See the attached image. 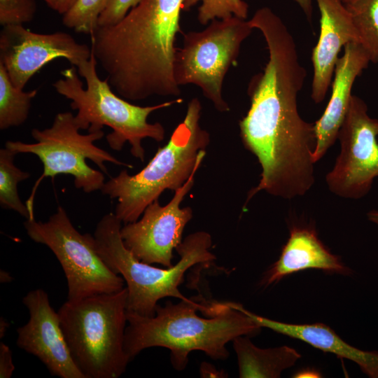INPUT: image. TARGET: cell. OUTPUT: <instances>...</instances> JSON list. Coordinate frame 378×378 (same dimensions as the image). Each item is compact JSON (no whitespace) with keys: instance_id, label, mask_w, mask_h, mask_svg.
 <instances>
[{"instance_id":"obj_1","label":"cell","mask_w":378,"mask_h":378,"mask_svg":"<svg viewBox=\"0 0 378 378\" xmlns=\"http://www.w3.org/2000/svg\"><path fill=\"white\" fill-rule=\"evenodd\" d=\"M249 22L262 34L269 57L248 83L250 107L239 122L243 145L262 169L245 205L262 190L288 200L304 195L314 183L316 143L314 123L304 120L298 109L307 73L293 36L268 7L258 9Z\"/></svg>"},{"instance_id":"obj_2","label":"cell","mask_w":378,"mask_h":378,"mask_svg":"<svg viewBox=\"0 0 378 378\" xmlns=\"http://www.w3.org/2000/svg\"><path fill=\"white\" fill-rule=\"evenodd\" d=\"M183 1L141 0L119 22L91 34L97 62L121 97L180 96L174 68Z\"/></svg>"},{"instance_id":"obj_3","label":"cell","mask_w":378,"mask_h":378,"mask_svg":"<svg viewBox=\"0 0 378 378\" xmlns=\"http://www.w3.org/2000/svg\"><path fill=\"white\" fill-rule=\"evenodd\" d=\"M202 298L167 301L158 304L153 316L127 312L124 348L131 361L147 348L161 346L170 350V360L176 370H183L192 351H202L214 360L229 356L226 344L241 335L253 336L261 327L240 310L225 302H199Z\"/></svg>"},{"instance_id":"obj_4","label":"cell","mask_w":378,"mask_h":378,"mask_svg":"<svg viewBox=\"0 0 378 378\" xmlns=\"http://www.w3.org/2000/svg\"><path fill=\"white\" fill-rule=\"evenodd\" d=\"M97 60L93 52L89 59L61 71L62 78L52 86L56 92L71 101L76 125L88 132L102 130L104 126L111 128L106 135L108 146L113 150H121L127 142L132 156L143 162L145 150L142 141L150 138L158 142L164 139L165 130L160 122L150 123L148 116L154 111L182 102L177 98L156 105L140 106L132 104L118 96L107 79L97 75Z\"/></svg>"},{"instance_id":"obj_5","label":"cell","mask_w":378,"mask_h":378,"mask_svg":"<svg viewBox=\"0 0 378 378\" xmlns=\"http://www.w3.org/2000/svg\"><path fill=\"white\" fill-rule=\"evenodd\" d=\"M202 110L197 97L190 99L183 120L144 168L133 175L122 170L105 182L101 191L117 199L114 214L122 223L136 221L164 190L181 188L198 170L210 143L200 125Z\"/></svg>"},{"instance_id":"obj_6","label":"cell","mask_w":378,"mask_h":378,"mask_svg":"<svg viewBox=\"0 0 378 378\" xmlns=\"http://www.w3.org/2000/svg\"><path fill=\"white\" fill-rule=\"evenodd\" d=\"M122 222L114 213L104 215L92 234L93 246L105 264L125 280L127 290V312L146 317L155 315L158 302L166 297L189 298L179 290L186 271L198 264L208 265L216 258L209 248V233L198 231L187 236L176 251L179 260L160 268L138 260L124 245Z\"/></svg>"},{"instance_id":"obj_7","label":"cell","mask_w":378,"mask_h":378,"mask_svg":"<svg viewBox=\"0 0 378 378\" xmlns=\"http://www.w3.org/2000/svg\"><path fill=\"white\" fill-rule=\"evenodd\" d=\"M127 290L65 302L58 311L71 357L85 378H118L130 360L124 342Z\"/></svg>"},{"instance_id":"obj_8","label":"cell","mask_w":378,"mask_h":378,"mask_svg":"<svg viewBox=\"0 0 378 378\" xmlns=\"http://www.w3.org/2000/svg\"><path fill=\"white\" fill-rule=\"evenodd\" d=\"M80 130L74 115L66 111L57 113L49 127L32 129L31 135L35 143L6 142V148L17 154H34L43 164V174L25 203L31 217H34L33 205L36 188L46 177L54 178L58 174L71 175L77 189L90 193L102 190L105 183L103 174H107L105 162L133 168L132 164L119 160L94 144L104 136L102 130L85 134L80 133Z\"/></svg>"},{"instance_id":"obj_9","label":"cell","mask_w":378,"mask_h":378,"mask_svg":"<svg viewBox=\"0 0 378 378\" xmlns=\"http://www.w3.org/2000/svg\"><path fill=\"white\" fill-rule=\"evenodd\" d=\"M253 29L248 20L232 16L213 20L202 31L184 33L175 55L176 83L197 85L218 111H229L223 96L224 78Z\"/></svg>"},{"instance_id":"obj_10","label":"cell","mask_w":378,"mask_h":378,"mask_svg":"<svg viewBox=\"0 0 378 378\" xmlns=\"http://www.w3.org/2000/svg\"><path fill=\"white\" fill-rule=\"evenodd\" d=\"M24 226L29 238L48 247L59 262L67 281L68 300L117 292L125 287L124 279L96 251L92 234L80 233L62 206H58L47 221L29 218Z\"/></svg>"},{"instance_id":"obj_11","label":"cell","mask_w":378,"mask_h":378,"mask_svg":"<svg viewBox=\"0 0 378 378\" xmlns=\"http://www.w3.org/2000/svg\"><path fill=\"white\" fill-rule=\"evenodd\" d=\"M378 120L368 114V106L352 95L337 139L341 150L326 175L329 190L344 198L359 199L368 193L378 176Z\"/></svg>"},{"instance_id":"obj_12","label":"cell","mask_w":378,"mask_h":378,"mask_svg":"<svg viewBox=\"0 0 378 378\" xmlns=\"http://www.w3.org/2000/svg\"><path fill=\"white\" fill-rule=\"evenodd\" d=\"M195 175L174 191L167 204L161 205L155 200L136 221L121 227L124 245L138 260L165 267L173 265V251L182 242L185 227L192 218L191 207L181 208L180 205L194 185Z\"/></svg>"},{"instance_id":"obj_13","label":"cell","mask_w":378,"mask_h":378,"mask_svg":"<svg viewBox=\"0 0 378 378\" xmlns=\"http://www.w3.org/2000/svg\"><path fill=\"white\" fill-rule=\"evenodd\" d=\"M92 48L71 35L33 32L22 24L4 26L0 32V63L13 84L23 90L29 79L50 62L64 58L78 67L90 58Z\"/></svg>"},{"instance_id":"obj_14","label":"cell","mask_w":378,"mask_h":378,"mask_svg":"<svg viewBox=\"0 0 378 378\" xmlns=\"http://www.w3.org/2000/svg\"><path fill=\"white\" fill-rule=\"evenodd\" d=\"M22 302L29 318L17 330L18 346L37 357L53 376L85 378L71 357L59 314L51 307L48 293L41 288L32 290Z\"/></svg>"},{"instance_id":"obj_15","label":"cell","mask_w":378,"mask_h":378,"mask_svg":"<svg viewBox=\"0 0 378 378\" xmlns=\"http://www.w3.org/2000/svg\"><path fill=\"white\" fill-rule=\"evenodd\" d=\"M320 12V35L312 50L311 97L316 104L326 97L332 82L338 55L351 42L360 43L351 15L340 0H316Z\"/></svg>"},{"instance_id":"obj_16","label":"cell","mask_w":378,"mask_h":378,"mask_svg":"<svg viewBox=\"0 0 378 378\" xmlns=\"http://www.w3.org/2000/svg\"><path fill=\"white\" fill-rule=\"evenodd\" d=\"M370 62L359 43L351 42L344 47V53L335 65L330 100L323 115L314 122L316 139L313 153L314 162L323 158L337 139L352 97L353 85Z\"/></svg>"},{"instance_id":"obj_17","label":"cell","mask_w":378,"mask_h":378,"mask_svg":"<svg viewBox=\"0 0 378 378\" xmlns=\"http://www.w3.org/2000/svg\"><path fill=\"white\" fill-rule=\"evenodd\" d=\"M309 269L341 274L350 272L321 241L313 226L293 225L279 259L265 273L262 285L268 286L288 275Z\"/></svg>"},{"instance_id":"obj_18","label":"cell","mask_w":378,"mask_h":378,"mask_svg":"<svg viewBox=\"0 0 378 378\" xmlns=\"http://www.w3.org/2000/svg\"><path fill=\"white\" fill-rule=\"evenodd\" d=\"M230 307L240 310L261 328L300 340L324 352L331 353L340 358L356 363L361 370L372 378H378V352L357 349L323 323L292 324L272 320L246 309L241 304L226 302Z\"/></svg>"},{"instance_id":"obj_19","label":"cell","mask_w":378,"mask_h":378,"mask_svg":"<svg viewBox=\"0 0 378 378\" xmlns=\"http://www.w3.org/2000/svg\"><path fill=\"white\" fill-rule=\"evenodd\" d=\"M237 356L240 378H276L295 365L301 355L288 346L261 349L254 345L248 335L232 341Z\"/></svg>"},{"instance_id":"obj_20","label":"cell","mask_w":378,"mask_h":378,"mask_svg":"<svg viewBox=\"0 0 378 378\" xmlns=\"http://www.w3.org/2000/svg\"><path fill=\"white\" fill-rule=\"evenodd\" d=\"M38 90L28 92L12 83L4 66L0 63V129L22 125L27 119L31 101Z\"/></svg>"},{"instance_id":"obj_21","label":"cell","mask_w":378,"mask_h":378,"mask_svg":"<svg viewBox=\"0 0 378 378\" xmlns=\"http://www.w3.org/2000/svg\"><path fill=\"white\" fill-rule=\"evenodd\" d=\"M16 155L6 147L0 149V204L4 209L16 211L27 220L33 217L19 196L18 184L29 178L30 174L15 164Z\"/></svg>"},{"instance_id":"obj_22","label":"cell","mask_w":378,"mask_h":378,"mask_svg":"<svg viewBox=\"0 0 378 378\" xmlns=\"http://www.w3.org/2000/svg\"><path fill=\"white\" fill-rule=\"evenodd\" d=\"M360 44L371 62L378 64V0H359L347 6Z\"/></svg>"},{"instance_id":"obj_23","label":"cell","mask_w":378,"mask_h":378,"mask_svg":"<svg viewBox=\"0 0 378 378\" xmlns=\"http://www.w3.org/2000/svg\"><path fill=\"white\" fill-rule=\"evenodd\" d=\"M201 3L197 10V20L202 25L215 19H225L232 16L246 20L248 6L244 0H184L183 10L188 11Z\"/></svg>"},{"instance_id":"obj_24","label":"cell","mask_w":378,"mask_h":378,"mask_svg":"<svg viewBox=\"0 0 378 378\" xmlns=\"http://www.w3.org/2000/svg\"><path fill=\"white\" fill-rule=\"evenodd\" d=\"M111 0H77L62 17L63 24L78 33L92 34Z\"/></svg>"},{"instance_id":"obj_25","label":"cell","mask_w":378,"mask_h":378,"mask_svg":"<svg viewBox=\"0 0 378 378\" xmlns=\"http://www.w3.org/2000/svg\"><path fill=\"white\" fill-rule=\"evenodd\" d=\"M36 10L35 0H0V24L4 27L29 22Z\"/></svg>"},{"instance_id":"obj_26","label":"cell","mask_w":378,"mask_h":378,"mask_svg":"<svg viewBox=\"0 0 378 378\" xmlns=\"http://www.w3.org/2000/svg\"><path fill=\"white\" fill-rule=\"evenodd\" d=\"M141 0H111L99 17L97 27L112 26L122 20Z\"/></svg>"},{"instance_id":"obj_27","label":"cell","mask_w":378,"mask_h":378,"mask_svg":"<svg viewBox=\"0 0 378 378\" xmlns=\"http://www.w3.org/2000/svg\"><path fill=\"white\" fill-rule=\"evenodd\" d=\"M15 370L12 352L8 346L0 344V378H10Z\"/></svg>"},{"instance_id":"obj_28","label":"cell","mask_w":378,"mask_h":378,"mask_svg":"<svg viewBox=\"0 0 378 378\" xmlns=\"http://www.w3.org/2000/svg\"><path fill=\"white\" fill-rule=\"evenodd\" d=\"M200 374L202 377H224L223 372L217 370L214 366L207 363H202Z\"/></svg>"},{"instance_id":"obj_29","label":"cell","mask_w":378,"mask_h":378,"mask_svg":"<svg viewBox=\"0 0 378 378\" xmlns=\"http://www.w3.org/2000/svg\"><path fill=\"white\" fill-rule=\"evenodd\" d=\"M304 12L306 18L311 21L312 18V0H293Z\"/></svg>"},{"instance_id":"obj_30","label":"cell","mask_w":378,"mask_h":378,"mask_svg":"<svg viewBox=\"0 0 378 378\" xmlns=\"http://www.w3.org/2000/svg\"><path fill=\"white\" fill-rule=\"evenodd\" d=\"M76 1L77 0H58L57 12L61 15H64L74 6Z\"/></svg>"},{"instance_id":"obj_31","label":"cell","mask_w":378,"mask_h":378,"mask_svg":"<svg viewBox=\"0 0 378 378\" xmlns=\"http://www.w3.org/2000/svg\"><path fill=\"white\" fill-rule=\"evenodd\" d=\"M320 375L321 374H319V372H318L317 371L314 370H301L298 372L293 377H297V378H302V377L317 378V377H321Z\"/></svg>"},{"instance_id":"obj_32","label":"cell","mask_w":378,"mask_h":378,"mask_svg":"<svg viewBox=\"0 0 378 378\" xmlns=\"http://www.w3.org/2000/svg\"><path fill=\"white\" fill-rule=\"evenodd\" d=\"M9 327L8 322L4 318L0 319V337H4L6 332Z\"/></svg>"},{"instance_id":"obj_33","label":"cell","mask_w":378,"mask_h":378,"mask_svg":"<svg viewBox=\"0 0 378 378\" xmlns=\"http://www.w3.org/2000/svg\"><path fill=\"white\" fill-rule=\"evenodd\" d=\"M368 219L378 226V211L372 210L368 213Z\"/></svg>"},{"instance_id":"obj_34","label":"cell","mask_w":378,"mask_h":378,"mask_svg":"<svg viewBox=\"0 0 378 378\" xmlns=\"http://www.w3.org/2000/svg\"><path fill=\"white\" fill-rule=\"evenodd\" d=\"M11 280L12 277L10 274H9L8 272L1 270L0 272V281L1 283H6Z\"/></svg>"},{"instance_id":"obj_35","label":"cell","mask_w":378,"mask_h":378,"mask_svg":"<svg viewBox=\"0 0 378 378\" xmlns=\"http://www.w3.org/2000/svg\"><path fill=\"white\" fill-rule=\"evenodd\" d=\"M47 5L54 10L57 11L58 0H43Z\"/></svg>"},{"instance_id":"obj_36","label":"cell","mask_w":378,"mask_h":378,"mask_svg":"<svg viewBox=\"0 0 378 378\" xmlns=\"http://www.w3.org/2000/svg\"><path fill=\"white\" fill-rule=\"evenodd\" d=\"M346 6L352 5L359 0H340Z\"/></svg>"}]
</instances>
